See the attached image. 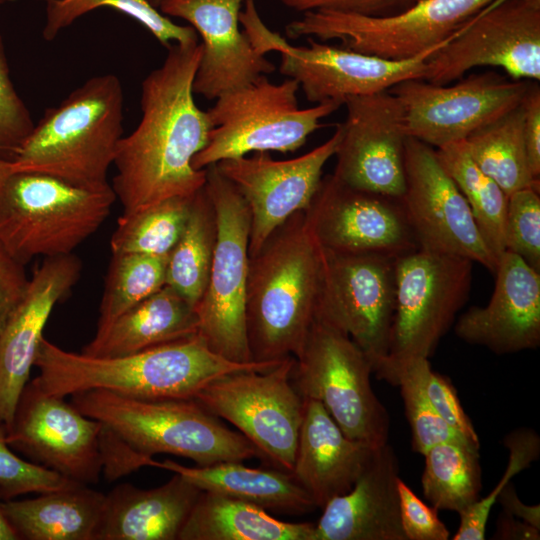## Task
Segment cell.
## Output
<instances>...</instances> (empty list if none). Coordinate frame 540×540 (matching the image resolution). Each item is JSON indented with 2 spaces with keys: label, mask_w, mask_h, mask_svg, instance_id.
<instances>
[{
  "label": "cell",
  "mask_w": 540,
  "mask_h": 540,
  "mask_svg": "<svg viewBox=\"0 0 540 540\" xmlns=\"http://www.w3.org/2000/svg\"><path fill=\"white\" fill-rule=\"evenodd\" d=\"M161 66L141 85V119L118 143L112 189L130 215L172 197L193 196L206 183V169L192 166L212 128L195 103L193 81L200 42L172 44Z\"/></svg>",
  "instance_id": "obj_1"
},
{
  "label": "cell",
  "mask_w": 540,
  "mask_h": 540,
  "mask_svg": "<svg viewBox=\"0 0 540 540\" xmlns=\"http://www.w3.org/2000/svg\"><path fill=\"white\" fill-rule=\"evenodd\" d=\"M280 361L238 363L213 352L197 334L118 357L66 351L41 338L33 380L46 393L67 397L106 390L141 399L195 398L213 380L236 371H265Z\"/></svg>",
  "instance_id": "obj_2"
},
{
  "label": "cell",
  "mask_w": 540,
  "mask_h": 540,
  "mask_svg": "<svg viewBox=\"0 0 540 540\" xmlns=\"http://www.w3.org/2000/svg\"><path fill=\"white\" fill-rule=\"evenodd\" d=\"M322 279V248L298 212L249 258L245 317L253 361L299 353L316 318Z\"/></svg>",
  "instance_id": "obj_3"
},
{
  "label": "cell",
  "mask_w": 540,
  "mask_h": 540,
  "mask_svg": "<svg viewBox=\"0 0 540 540\" xmlns=\"http://www.w3.org/2000/svg\"><path fill=\"white\" fill-rule=\"evenodd\" d=\"M124 95L114 74L97 75L46 109L14 153L11 172L51 175L82 186L108 184L123 137Z\"/></svg>",
  "instance_id": "obj_4"
},
{
  "label": "cell",
  "mask_w": 540,
  "mask_h": 540,
  "mask_svg": "<svg viewBox=\"0 0 540 540\" xmlns=\"http://www.w3.org/2000/svg\"><path fill=\"white\" fill-rule=\"evenodd\" d=\"M70 402L146 457L171 454L197 466L261 457L195 398L141 399L95 389L72 394Z\"/></svg>",
  "instance_id": "obj_5"
},
{
  "label": "cell",
  "mask_w": 540,
  "mask_h": 540,
  "mask_svg": "<svg viewBox=\"0 0 540 540\" xmlns=\"http://www.w3.org/2000/svg\"><path fill=\"white\" fill-rule=\"evenodd\" d=\"M111 185L82 186L38 173L11 172L0 188V241L22 265L72 254L110 215Z\"/></svg>",
  "instance_id": "obj_6"
},
{
  "label": "cell",
  "mask_w": 540,
  "mask_h": 540,
  "mask_svg": "<svg viewBox=\"0 0 540 540\" xmlns=\"http://www.w3.org/2000/svg\"><path fill=\"white\" fill-rule=\"evenodd\" d=\"M298 83L271 82L266 75L216 98L207 111L212 128L192 166L205 169L249 153H289L302 147L323 118L339 108L333 103L300 108Z\"/></svg>",
  "instance_id": "obj_7"
},
{
  "label": "cell",
  "mask_w": 540,
  "mask_h": 540,
  "mask_svg": "<svg viewBox=\"0 0 540 540\" xmlns=\"http://www.w3.org/2000/svg\"><path fill=\"white\" fill-rule=\"evenodd\" d=\"M244 3L239 22L254 48L263 55L279 53L280 73L294 79L308 101L339 107L350 97L375 94L405 80L422 79L428 59L458 32L416 57L389 60L323 44L311 37H307L308 45L293 46L264 23L254 0Z\"/></svg>",
  "instance_id": "obj_8"
},
{
  "label": "cell",
  "mask_w": 540,
  "mask_h": 540,
  "mask_svg": "<svg viewBox=\"0 0 540 540\" xmlns=\"http://www.w3.org/2000/svg\"><path fill=\"white\" fill-rule=\"evenodd\" d=\"M294 358L302 398L319 401L347 437L374 448L388 443L390 417L372 388L371 362L348 335L316 317Z\"/></svg>",
  "instance_id": "obj_9"
},
{
  "label": "cell",
  "mask_w": 540,
  "mask_h": 540,
  "mask_svg": "<svg viewBox=\"0 0 540 540\" xmlns=\"http://www.w3.org/2000/svg\"><path fill=\"white\" fill-rule=\"evenodd\" d=\"M205 169V187L216 212L217 237L207 286L195 307L198 335L218 355L247 363L253 361L245 317L250 212L216 164Z\"/></svg>",
  "instance_id": "obj_10"
},
{
  "label": "cell",
  "mask_w": 540,
  "mask_h": 540,
  "mask_svg": "<svg viewBox=\"0 0 540 540\" xmlns=\"http://www.w3.org/2000/svg\"><path fill=\"white\" fill-rule=\"evenodd\" d=\"M473 264L461 256L423 248L396 257L389 350L373 374L413 357L434 354L469 298Z\"/></svg>",
  "instance_id": "obj_11"
},
{
  "label": "cell",
  "mask_w": 540,
  "mask_h": 540,
  "mask_svg": "<svg viewBox=\"0 0 540 540\" xmlns=\"http://www.w3.org/2000/svg\"><path fill=\"white\" fill-rule=\"evenodd\" d=\"M496 0H420L388 16L314 10L287 24L291 39H338L343 47L389 60H405L444 43Z\"/></svg>",
  "instance_id": "obj_12"
},
{
  "label": "cell",
  "mask_w": 540,
  "mask_h": 540,
  "mask_svg": "<svg viewBox=\"0 0 540 540\" xmlns=\"http://www.w3.org/2000/svg\"><path fill=\"white\" fill-rule=\"evenodd\" d=\"M295 358L265 370L223 375L195 399L209 412L233 424L279 469L291 472L303 416V398L292 382Z\"/></svg>",
  "instance_id": "obj_13"
},
{
  "label": "cell",
  "mask_w": 540,
  "mask_h": 540,
  "mask_svg": "<svg viewBox=\"0 0 540 540\" xmlns=\"http://www.w3.org/2000/svg\"><path fill=\"white\" fill-rule=\"evenodd\" d=\"M503 69L515 80H540V0H496L435 52L423 80L446 85L476 67Z\"/></svg>",
  "instance_id": "obj_14"
},
{
  "label": "cell",
  "mask_w": 540,
  "mask_h": 540,
  "mask_svg": "<svg viewBox=\"0 0 540 540\" xmlns=\"http://www.w3.org/2000/svg\"><path fill=\"white\" fill-rule=\"evenodd\" d=\"M322 251L323 279L316 317L348 335L366 354L374 371L389 350L396 256Z\"/></svg>",
  "instance_id": "obj_15"
},
{
  "label": "cell",
  "mask_w": 540,
  "mask_h": 540,
  "mask_svg": "<svg viewBox=\"0 0 540 540\" xmlns=\"http://www.w3.org/2000/svg\"><path fill=\"white\" fill-rule=\"evenodd\" d=\"M453 85L423 79L402 81L389 91L401 103L408 137L441 148L465 140L471 133L518 106L529 80L505 78L494 71L477 73Z\"/></svg>",
  "instance_id": "obj_16"
},
{
  "label": "cell",
  "mask_w": 540,
  "mask_h": 540,
  "mask_svg": "<svg viewBox=\"0 0 540 540\" xmlns=\"http://www.w3.org/2000/svg\"><path fill=\"white\" fill-rule=\"evenodd\" d=\"M400 200L420 248L461 256L495 272L498 261L436 150L412 137L405 143V188Z\"/></svg>",
  "instance_id": "obj_17"
},
{
  "label": "cell",
  "mask_w": 540,
  "mask_h": 540,
  "mask_svg": "<svg viewBox=\"0 0 540 540\" xmlns=\"http://www.w3.org/2000/svg\"><path fill=\"white\" fill-rule=\"evenodd\" d=\"M64 399L44 392L34 380L28 382L6 430V442L32 463L81 484H96L102 473L101 423Z\"/></svg>",
  "instance_id": "obj_18"
},
{
  "label": "cell",
  "mask_w": 540,
  "mask_h": 540,
  "mask_svg": "<svg viewBox=\"0 0 540 540\" xmlns=\"http://www.w3.org/2000/svg\"><path fill=\"white\" fill-rule=\"evenodd\" d=\"M306 223L325 250L400 256L420 248L400 198L323 177L304 211Z\"/></svg>",
  "instance_id": "obj_19"
},
{
  "label": "cell",
  "mask_w": 540,
  "mask_h": 540,
  "mask_svg": "<svg viewBox=\"0 0 540 540\" xmlns=\"http://www.w3.org/2000/svg\"><path fill=\"white\" fill-rule=\"evenodd\" d=\"M333 175L364 191L400 198L408 138L398 98L389 90L348 98Z\"/></svg>",
  "instance_id": "obj_20"
},
{
  "label": "cell",
  "mask_w": 540,
  "mask_h": 540,
  "mask_svg": "<svg viewBox=\"0 0 540 540\" xmlns=\"http://www.w3.org/2000/svg\"><path fill=\"white\" fill-rule=\"evenodd\" d=\"M340 137L338 124L329 139L296 158L274 160L261 152L216 163L248 206L249 256L287 219L309 207L322 179L323 167L335 155Z\"/></svg>",
  "instance_id": "obj_21"
},
{
  "label": "cell",
  "mask_w": 540,
  "mask_h": 540,
  "mask_svg": "<svg viewBox=\"0 0 540 540\" xmlns=\"http://www.w3.org/2000/svg\"><path fill=\"white\" fill-rule=\"evenodd\" d=\"M243 1L166 0L158 8L166 16L187 21L201 37L202 54L193 92L208 100L275 70L239 28Z\"/></svg>",
  "instance_id": "obj_22"
},
{
  "label": "cell",
  "mask_w": 540,
  "mask_h": 540,
  "mask_svg": "<svg viewBox=\"0 0 540 540\" xmlns=\"http://www.w3.org/2000/svg\"><path fill=\"white\" fill-rule=\"evenodd\" d=\"M81 261L73 254L45 257L0 332V428L7 430L54 306L78 282Z\"/></svg>",
  "instance_id": "obj_23"
},
{
  "label": "cell",
  "mask_w": 540,
  "mask_h": 540,
  "mask_svg": "<svg viewBox=\"0 0 540 540\" xmlns=\"http://www.w3.org/2000/svg\"><path fill=\"white\" fill-rule=\"evenodd\" d=\"M495 286L487 305L474 306L454 323L461 340L497 355L540 345V272L511 251L498 259Z\"/></svg>",
  "instance_id": "obj_24"
},
{
  "label": "cell",
  "mask_w": 540,
  "mask_h": 540,
  "mask_svg": "<svg viewBox=\"0 0 540 540\" xmlns=\"http://www.w3.org/2000/svg\"><path fill=\"white\" fill-rule=\"evenodd\" d=\"M400 465L386 443L345 494L330 500L315 524L314 540H406L399 510Z\"/></svg>",
  "instance_id": "obj_25"
},
{
  "label": "cell",
  "mask_w": 540,
  "mask_h": 540,
  "mask_svg": "<svg viewBox=\"0 0 540 540\" xmlns=\"http://www.w3.org/2000/svg\"><path fill=\"white\" fill-rule=\"evenodd\" d=\"M376 448L347 437L323 405L303 398V416L291 473L317 508L347 493Z\"/></svg>",
  "instance_id": "obj_26"
},
{
  "label": "cell",
  "mask_w": 540,
  "mask_h": 540,
  "mask_svg": "<svg viewBox=\"0 0 540 540\" xmlns=\"http://www.w3.org/2000/svg\"><path fill=\"white\" fill-rule=\"evenodd\" d=\"M201 492L178 473L151 489L119 484L105 495L95 540H178Z\"/></svg>",
  "instance_id": "obj_27"
},
{
  "label": "cell",
  "mask_w": 540,
  "mask_h": 540,
  "mask_svg": "<svg viewBox=\"0 0 540 540\" xmlns=\"http://www.w3.org/2000/svg\"><path fill=\"white\" fill-rule=\"evenodd\" d=\"M198 328L195 307L165 284L95 334L81 353L92 357L129 355L192 337Z\"/></svg>",
  "instance_id": "obj_28"
},
{
  "label": "cell",
  "mask_w": 540,
  "mask_h": 540,
  "mask_svg": "<svg viewBox=\"0 0 540 540\" xmlns=\"http://www.w3.org/2000/svg\"><path fill=\"white\" fill-rule=\"evenodd\" d=\"M154 467L178 473L202 491L239 499L267 511L303 515L317 508L293 474L279 468H250L239 461L187 467L169 459L155 461Z\"/></svg>",
  "instance_id": "obj_29"
},
{
  "label": "cell",
  "mask_w": 540,
  "mask_h": 540,
  "mask_svg": "<svg viewBox=\"0 0 540 540\" xmlns=\"http://www.w3.org/2000/svg\"><path fill=\"white\" fill-rule=\"evenodd\" d=\"M105 494L73 483L35 498L2 501L9 524L23 540H95Z\"/></svg>",
  "instance_id": "obj_30"
},
{
  "label": "cell",
  "mask_w": 540,
  "mask_h": 540,
  "mask_svg": "<svg viewBox=\"0 0 540 540\" xmlns=\"http://www.w3.org/2000/svg\"><path fill=\"white\" fill-rule=\"evenodd\" d=\"M315 524L286 522L267 510L202 491L178 540H314Z\"/></svg>",
  "instance_id": "obj_31"
},
{
  "label": "cell",
  "mask_w": 540,
  "mask_h": 540,
  "mask_svg": "<svg viewBox=\"0 0 540 540\" xmlns=\"http://www.w3.org/2000/svg\"><path fill=\"white\" fill-rule=\"evenodd\" d=\"M522 102L471 133L466 148L477 166L509 196L528 187H540L529 169L524 136Z\"/></svg>",
  "instance_id": "obj_32"
},
{
  "label": "cell",
  "mask_w": 540,
  "mask_h": 540,
  "mask_svg": "<svg viewBox=\"0 0 540 540\" xmlns=\"http://www.w3.org/2000/svg\"><path fill=\"white\" fill-rule=\"evenodd\" d=\"M216 237V212L204 185L193 196L185 227L166 266V284L194 307L207 286Z\"/></svg>",
  "instance_id": "obj_33"
},
{
  "label": "cell",
  "mask_w": 540,
  "mask_h": 540,
  "mask_svg": "<svg viewBox=\"0 0 540 540\" xmlns=\"http://www.w3.org/2000/svg\"><path fill=\"white\" fill-rule=\"evenodd\" d=\"M437 157L466 199L478 230L497 259L506 250L508 196L470 156L464 140L436 149Z\"/></svg>",
  "instance_id": "obj_34"
},
{
  "label": "cell",
  "mask_w": 540,
  "mask_h": 540,
  "mask_svg": "<svg viewBox=\"0 0 540 540\" xmlns=\"http://www.w3.org/2000/svg\"><path fill=\"white\" fill-rule=\"evenodd\" d=\"M423 496L439 510L460 513L480 498V450L461 441L431 447L424 455Z\"/></svg>",
  "instance_id": "obj_35"
},
{
  "label": "cell",
  "mask_w": 540,
  "mask_h": 540,
  "mask_svg": "<svg viewBox=\"0 0 540 540\" xmlns=\"http://www.w3.org/2000/svg\"><path fill=\"white\" fill-rule=\"evenodd\" d=\"M193 196L168 198L121 215L110 240L112 254L168 257L185 227Z\"/></svg>",
  "instance_id": "obj_36"
},
{
  "label": "cell",
  "mask_w": 540,
  "mask_h": 540,
  "mask_svg": "<svg viewBox=\"0 0 540 540\" xmlns=\"http://www.w3.org/2000/svg\"><path fill=\"white\" fill-rule=\"evenodd\" d=\"M168 257L138 253L112 254L95 334L166 284Z\"/></svg>",
  "instance_id": "obj_37"
},
{
  "label": "cell",
  "mask_w": 540,
  "mask_h": 540,
  "mask_svg": "<svg viewBox=\"0 0 540 540\" xmlns=\"http://www.w3.org/2000/svg\"><path fill=\"white\" fill-rule=\"evenodd\" d=\"M46 2L43 38L53 40L64 28L82 15L100 7H109L128 15L147 29L163 46L199 42L191 26L176 24L148 0H41Z\"/></svg>",
  "instance_id": "obj_38"
},
{
  "label": "cell",
  "mask_w": 540,
  "mask_h": 540,
  "mask_svg": "<svg viewBox=\"0 0 540 540\" xmlns=\"http://www.w3.org/2000/svg\"><path fill=\"white\" fill-rule=\"evenodd\" d=\"M423 358L407 359L377 375V378L400 389L405 415L411 428L413 450L424 455L431 447L443 442L461 441L470 444L438 415L427 399L421 385Z\"/></svg>",
  "instance_id": "obj_39"
},
{
  "label": "cell",
  "mask_w": 540,
  "mask_h": 540,
  "mask_svg": "<svg viewBox=\"0 0 540 540\" xmlns=\"http://www.w3.org/2000/svg\"><path fill=\"white\" fill-rule=\"evenodd\" d=\"M503 444L509 452V459L500 482L488 495L480 497L459 513L460 524L452 537L453 540L485 539L487 522L499 492L515 475L530 467L540 456V437L532 428L514 429L504 437Z\"/></svg>",
  "instance_id": "obj_40"
},
{
  "label": "cell",
  "mask_w": 540,
  "mask_h": 540,
  "mask_svg": "<svg viewBox=\"0 0 540 540\" xmlns=\"http://www.w3.org/2000/svg\"><path fill=\"white\" fill-rule=\"evenodd\" d=\"M506 250L540 272L539 189L523 188L508 196L505 223Z\"/></svg>",
  "instance_id": "obj_41"
},
{
  "label": "cell",
  "mask_w": 540,
  "mask_h": 540,
  "mask_svg": "<svg viewBox=\"0 0 540 540\" xmlns=\"http://www.w3.org/2000/svg\"><path fill=\"white\" fill-rule=\"evenodd\" d=\"M73 483L76 482L14 454L6 442L5 429L0 428V499L2 501L12 500L28 493L40 494L58 490Z\"/></svg>",
  "instance_id": "obj_42"
},
{
  "label": "cell",
  "mask_w": 540,
  "mask_h": 540,
  "mask_svg": "<svg viewBox=\"0 0 540 540\" xmlns=\"http://www.w3.org/2000/svg\"><path fill=\"white\" fill-rule=\"evenodd\" d=\"M421 385L438 415L473 447L480 450L479 437L461 405L456 388L449 377L432 369L429 358H423L421 363Z\"/></svg>",
  "instance_id": "obj_43"
},
{
  "label": "cell",
  "mask_w": 540,
  "mask_h": 540,
  "mask_svg": "<svg viewBox=\"0 0 540 540\" xmlns=\"http://www.w3.org/2000/svg\"><path fill=\"white\" fill-rule=\"evenodd\" d=\"M34 126L28 108L10 79L5 45L0 35V151L13 156Z\"/></svg>",
  "instance_id": "obj_44"
},
{
  "label": "cell",
  "mask_w": 540,
  "mask_h": 540,
  "mask_svg": "<svg viewBox=\"0 0 540 540\" xmlns=\"http://www.w3.org/2000/svg\"><path fill=\"white\" fill-rule=\"evenodd\" d=\"M401 526L406 540H448L438 510L423 502L400 477L397 481Z\"/></svg>",
  "instance_id": "obj_45"
},
{
  "label": "cell",
  "mask_w": 540,
  "mask_h": 540,
  "mask_svg": "<svg viewBox=\"0 0 540 540\" xmlns=\"http://www.w3.org/2000/svg\"><path fill=\"white\" fill-rule=\"evenodd\" d=\"M99 450L102 473L109 482L126 476L141 467H154L155 460L152 457H146L134 451L102 423L99 433Z\"/></svg>",
  "instance_id": "obj_46"
},
{
  "label": "cell",
  "mask_w": 540,
  "mask_h": 540,
  "mask_svg": "<svg viewBox=\"0 0 540 540\" xmlns=\"http://www.w3.org/2000/svg\"><path fill=\"white\" fill-rule=\"evenodd\" d=\"M299 12L331 10L365 16H388L402 12L420 0H277Z\"/></svg>",
  "instance_id": "obj_47"
},
{
  "label": "cell",
  "mask_w": 540,
  "mask_h": 540,
  "mask_svg": "<svg viewBox=\"0 0 540 540\" xmlns=\"http://www.w3.org/2000/svg\"><path fill=\"white\" fill-rule=\"evenodd\" d=\"M28 282L25 266L9 253L0 241V332L22 300Z\"/></svg>",
  "instance_id": "obj_48"
},
{
  "label": "cell",
  "mask_w": 540,
  "mask_h": 540,
  "mask_svg": "<svg viewBox=\"0 0 540 540\" xmlns=\"http://www.w3.org/2000/svg\"><path fill=\"white\" fill-rule=\"evenodd\" d=\"M524 111L523 136L529 169L532 176L540 177V87L536 81L530 83L522 100Z\"/></svg>",
  "instance_id": "obj_49"
},
{
  "label": "cell",
  "mask_w": 540,
  "mask_h": 540,
  "mask_svg": "<svg viewBox=\"0 0 540 540\" xmlns=\"http://www.w3.org/2000/svg\"><path fill=\"white\" fill-rule=\"evenodd\" d=\"M496 502L501 505L503 511L540 529V505H527L522 502L511 481L499 492Z\"/></svg>",
  "instance_id": "obj_50"
},
{
  "label": "cell",
  "mask_w": 540,
  "mask_h": 540,
  "mask_svg": "<svg viewBox=\"0 0 540 540\" xmlns=\"http://www.w3.org/2000/svg\"><path fill=\"white\" fill-rule=\"evenodd\" d=\"M492 539L539 540L540 529L502 510L498 516Z\"/></svg>",
  "instance_id": "obj_51"
},
{
  "label": "cell",
  "mask_w": 540,
  "mask_h": 540,
  "mask_svg": "<svg viewBox=\"0 0 540 540\" xmlns=\"http://www.w3.org/2000/svg\"><path fill=\"white\" fill-rule=\"evenodd\" d=\"M0 540H19L17 534L6 519L3 509L2 500L0 499Z\"/></svg>",
  "instance_id": "obj_52"
},
{
  "label": "cell",
  "mask_w": 540,
  "mask_h": 540,
  "mask_svg": "<svg viewBox=\"0 0 540 540\" xmlns=\"http://www.w3.org/2000/svg\"><path fill=\"white\" fill-rule=\"evenodd\" d=\"M11 173V161L10 159L0 158V188L6 179V177Z\"/></svg>",
  "instance_id": "obj_53"
},
{
  "label": "cell",
  "mask_w": 540,
  "mask_h": 540,
  "mask_svg": "<svg viewBox=\"0 0 540 540\" xmlns=\"http://www.w3.org/2000/svg\"><path fill=\"white\" fill-rule=\"evenodd\" d=\"M153 6L159 8L160 5L166 0H148Z\"/></svg>",
  "instance_id": "obj_54"
},
{
  "label": "cell",
  "mask_w": 540,
  "mask_h": 540,
  "mask_svg": "<svg viewBox=\"0 0 540 540\" xmlns=\"http://www.w3.org/2000/svg\"><path fill=\"white\" fill-rule=\"evenodd\" d=\"M4 2V0H0V5Z\"/></svg>",
  "instance_id": "obj_55"
}]
</instances>
